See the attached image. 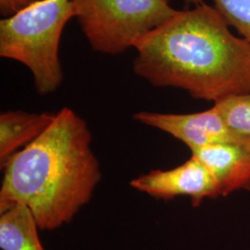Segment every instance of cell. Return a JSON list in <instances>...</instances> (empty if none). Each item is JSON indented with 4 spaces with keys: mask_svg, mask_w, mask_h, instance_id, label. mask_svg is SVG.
I'll return each instance as SVG.
<instances>
[{
    "mask_svg": "<svg viewBox=\"0 0 250 250\" xmlns=\"http://www.w3.org/2000/svg\"><path fill=\"white\" fill-rule=\"evenodd\" d=\"M37 1L39 0H0V14L8 18Z\"/></svg>",
    "mask_w": 250,
    "mask_h": 250,
    "instance_id": "obj_12",
    "label": "cell"
},
{
    "mask_svg": "<svg viewBox=\"0 0 250 250\" xmlns=\"http://www.w3.org/2000/svg\"><path fill=\"white\" fill-rule=\"evenodd\" d=\"M130 187L150 197L165 200L177 197H190L194 207H198L206 198L221 197L214 177L193 156L176 168L152 170L133 179Z\"/></svg>",
    "mask_w": 250,
    "mask_h": 250,
    "instance_id": "obj_6",
    "label": "cell"
},
{
    "mask_svg": "<svg viewBox=\"0 0 250 250\" xmlns=\"http://www.w3.org/2000/svg\"><path fill=\"white\" fill-rule=\"evenodd\" d=\"M134 119L173 136L186 144L191 151L221 144H250V136L227 125L214 105L204 111L189 114L140 111L134 114Z\"/></svg>",
    "mask_w": 250,
    "mask_h": 250,
    "instance_id": "obj_5",
    "label": "cell"
},
{
    "mask_svg": "<svg viewBox=\"0 0 250 250\" xmlns=\"http://www.w3.org/2000/svg\"><path fill=\"white\" fill-rule=\"evenodd\" d=\"M187 4H192L194 6H197L203 3V0H184Z\"/></svg>",
    "mask_w": 250,
    "mask_h": 250,
    "instance_id": "obj_13",
    "label": "cell"
},
{
    "mask_svg": "<svg viewBox=\"0 0 250 250\" xmlns=\"http://www.w3.org/2000/svg\"><path fill=\"white\" fill-rule=\"evenodd\" d=\"M214 177L221 197L250 190V144H221L192 150Z\"/></svg>",
    "mask_w": 250,
    "mask_h": 250,
    "instance_id": "obj_7",
    "label": "cell"
},
{
    "mask_svg": "<svg viewBox=\"0 0 250 250\" xmlns=\"http://www.w3.org/2000/svg\"><path fill=\"white\" fill-rule=\"evenodd\" d=\"M214 106L227 125L250 137V92L221 99Z\"/></svg>",
    "mask_w": 250,
    "mask_h": 250,
    "instance_id": "obj_10",
    "label": "cell"
},
{
    "mask_svg": "<svg viewBox=\"0 0 250 250\" xmlns=\"http://www.w3.org/2000/svg\"><path fill=\"white\" fill-rule=\"evenodd\" d=\"M229 26L234 27L250 45V0H213Z\"/></svg>",
    "mask_w": 250,
    "mask_h": 250,
    "instance_id": "obj_11",
    "label": "cell"
},
{
    "mask_svg": "<svg viewBox=\"0 0 250 250\" xmlns=\"http://www.w3.org/2000/svg\"><path fill=\"white\" fill-rule=\"evenodd\" d=\"M73 17L72 0H39L0 21V56L26 66L41 96L62 83L59 47L63 29Z\"/></svg>",
    "mask_w": 250,
    "mask_h": 250,
    "instance_id": "obj_3",
    "label": "cell"
},
{
    "mask_svg": "<svg viewBox=\"0 0 250 250\" xmlns=\"http://www.w3.org/2000/svg\"><path fill=\"white\" fill-rule=\"evenodd\" d=\"M134 73L156 87L217 102L250 92V45L215 7L177 11L135 42Z\"/></svg>",
    "mask_w": 250,
    "mask_h": 250,
    "instance_id": "obj_1",
    "label": "cell"
},
{
    "mask_svg": "<svg viewBox=\"0 0 250 250\" xmlns=\"http://www.w3.org/2000/svg\"><path fill=\"white\" fill-rule=\"evenodd\" d=\"M38 225L26 206L14 204L0 209V249L45 250L38 235Z\"/></svg>",
    "mask_w": 250,
    "mask_h": 250,
    "instance_id": "obj_9",
    "label": "cell"
},
{
    "mask_svg": "<svg viewBox=\"0 0 250 250\" xmlns=\"http://www.w3.org/2000/svg\"><path fill=\"white\" fill-rule=\"evenodd\" d=\"M75 18L94 51L124 53L172 18L170 0H72Z\"/></svg>",
    "mask_w": 250,
    "mask_h": 250,
    "instance_id": "obj_4",
    "label": "cell"
},
{
    "mask_svg": "<svg viewBox=\"0 0 250 250\" xmlns=\"http://www.w3.org/2000/svg\"><path fill=\"white\" fill-rule=\"evenodd\" d=\"M56 113L9 110L0 115V167L5 168L21 147H25L45 132Z\"/></svg>",
    "mask_w": 250,
    "mask_h": 250,
    "instance_id": "obj_8",
    "label": "cell"
},
{
    "mask_svg": "<svg viewBox=\"0 0 250 250\" xmlns=\"http://www.w3.org/2000/svg\"><path fill=\"white\" fill-rule=\"evenodd\" d=\"M91 145L86 122L72 108H62L45 132L3 169L0 209L26 206L43 231L70 224L89 203L102 177Z\"/></svg>",
    "mask_w": 250,
    "mask_h": 250,
    "instance_id": "obj_2",
    "label": "cell"
}]
</instances>
